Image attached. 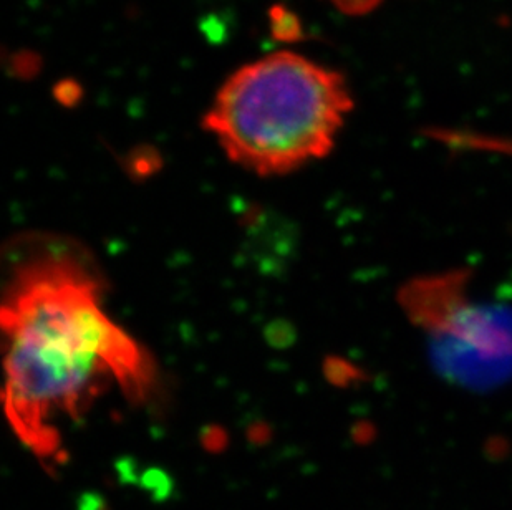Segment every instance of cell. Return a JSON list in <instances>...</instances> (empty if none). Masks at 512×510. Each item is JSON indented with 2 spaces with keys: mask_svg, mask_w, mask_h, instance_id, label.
I'll return each instance as SVG.
<instances>
[{
  "mask_svg": "<svg viewBox=\"0 0 512 510\" xmlns=\"http://www.w3.org/2000/svg\"><path fill=\"white\" fill-rule=\"evenodd\" d=\"M0 322L5 418L39 458H57L60 424L82 418L110 383L131 401L153 390V360L108 317L100 282L78 255L45 251L19 262Z\"/></svg>",
  "mask_w": 512,
  "mask_h": 510,
  "instance_id": "cell-1",
  "label": "cell"
},
{
  "mask_svg": "<svg viewBox=\"0 0 512 510\" xmlns=\"http://www.w3.org/2000/svg\"><path fill=\"white\" fill-rule=\"evenodd\" d=\"M352 110L342 73L284 50L232 73L203 128L231 163L269 178L325 158Z\"/></svg>",
  "mask_w": 512,
  "mask_h": 510,
  "instance_id": "cell-2",
  "label": "cell"
},
{
  "mask_svg": "<svg viewBox=\"0 0 512 510\" xmlns=\"http://www.w3.org/2000/svg\"><path fill=\"white\" fill-rule=\"evenodd\" d=\"M269 24L274 40L282 44H295L304 40V25L297 14L282 4L272 5L269 9Z\"/></svg>",
  "mask_w": 512,
  "mask_h": 510,
  "instance_id": "cell-3",
  "label": "cell"
},
{
  "mask_svg": "<svg viewBox=\"0 0 512 510\" xmlns=\"http://www.w3.org/2000/svg\"><path fill=\"white\" fill-rule=\"evenodd\" d=\"M337 9L345 15L360 17V15L372 14L383 0H330Z\"/></svg>",
  "mask_w": 512,
  "mask_h": 510,
  "instance_id": "cell-4",
  "label": "cell"
}]
</instances>
